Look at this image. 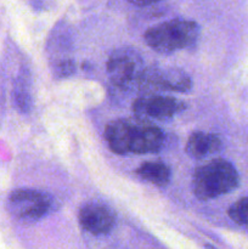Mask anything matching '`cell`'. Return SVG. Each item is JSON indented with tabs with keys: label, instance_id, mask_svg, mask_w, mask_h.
<instances>
[{
	"label": "cell",
	"instance_id": "8992f818",
	"mask_svg": "<svg viewBox=\"0 0 248 249\" xmlns=\"http://www.w3.org/2000/svg\"><path fill=\"white\" fill-rule=\"evenodd\" d=\"M184 108V102L174 97L155 94L142 95L133 104V112L135 113V117L143 121H167Z\"/></svg>",
	"mask_w": 248,
	"mask_h": 249
},
{
	"label": "cell",
	"instance_id": "7a4b0ae2",
	"mask_svg": "<svg viewBox=\"0 0 248 249\" xmlns=\"http://www.w3.org/2000/svg\"><path fill=\"white\" fill-rule=\"evenodd\" d=\"M240 185V175L232 163L215 158L196 168L192 190L201 201H208L230 194Z\"/></svg>",
	"mask_w": 248,
	"mask_h": 249
},
{
	"label": "cell",
	"instance_id": "5bb4252c",
	"mask_svg": "<svg viewBox=\"0 0 248 249\" xmlns=\"http://www.w3.org/2000/svg\"><path fill=\"white\" fill-rule=\"evenodd\" d=\"M128 1L133 2V4L139 5V6H145V5H151L153 2H157L159 0H128Z\"/></svg>",
	"mask_w": 248,
	"mask_h": 249
},
{
	"label": "cell",
	"instance_id": "6da1fadb",
	"mask_svg": "<svg viewBox=\"0 0 248 249\" xmlns=\"http://www.w3.org/2000/svg\"><path fill=\"white\" fill-rule=\"evenodd\" d=\"M105 139L112 152L155 153L163 146V131L158 126L143 119H117L111 122L105 130Z\"/></svg>",
	"mask_w": 248,
	"mask_h": 249
},
{
	"label": "cell",
	"instance_id": "8fae6325",
	"mask_svg": "<svg viewBox=\"0 0 248 249\" xmlns=\"http://www.w3.org/2000/svg\"><path fill=\"white\" fill-rule=\"evenodd\" d=\"M12 99L16 108L22 113H28L32 108V97L29 92L28 74L27 73H19L18 78L15 82L14 91H12Z\"/></svg>",
	"mask_w": 248,
	"mask_h": 249
},
{
	"label": "cell",
	"instance_id": "3957f363",
	"mask_svg": "<svg viewBox=\"0 0 248 249\" xmlns=\"http://www.w3.org/2000/svg\"><path fill=\"white\" fill-rule=\"evenodd\" d=\"M199 36V27L189 19H172L163 22L145 32L143 39L152 50L170 53L195 45Z\"/></svg>",
	"mask_w": 248,
	"mask_h": 249
},
{
	"label": "cell",
	"instance_id": "277c9868",
	"mask_svg": "<svg viewBox=\"0 0 248 249\" xmlns=\"http://www.w3.org/2000/svg\"><path fill=\"white\" fill-rule=\"evenodd\" d=\"M142 70L143 62L140 53L128 46L114 50L107 60L106 71L109 80L112 85L122 89L136 82Z\"/></svg>",
	"mask_w": 248,
	"mask_h": 249
},
{
	"label": "cell",
	"instance_id": "52a82bcc",
	"mask_svg": "<svg viewBox=\"0 0 248 249\" xmlns=\"http://www.w3.org/2000/svg\"><path fill=\"white\" fill-rule=\"evenodd\" d=\"M78 220L80 226L92 235H106L116 224V215L107 206L88 203L79 209Z\"/></svg>",
	"mask_w": 248,
	"mask_h": 249
},
{
	"label": "cell",
	"instance_id": "30bf717a",
	"mask_svg": "<svg viewBox=\"0 0 248 249\" xmlns=\"http://www.w3.org/2000/svg\"><path fill=\"white\" fill-rule=\"evenodd\" d=\"M135 174L141 180L150 182L158 187H164L169 184L172 172L169 167L162 162H145L135 170Z\"/></svg>",
	"mask_w": 248,
	"mask_h": 249
},
{
	"label": "cell",
	"instance_id": "9c48e42d",
	"mask_svg": "<svg viewBox=\"0 0 248 249\" xmlns=\"http://www.w3.org/2000/svg\"><path fill=\"white\" fill-rule=\"evenodd\" d=\"M192 88V80L185 71L180 68H169V70H159L157 75L156 90L159 91H175L187 92Z\"/></svg>",
	"mask_w": 248,
	"mask_h": 249
},
{
	"label": "cell",
	"instance_id": "5b68a950",
	"mask_svg": "<svg viewBox=\"0 0 248 249\" xmlns=\"http://www.w3.org/2000/svg\"><path fill=\"white\" fill-rule=\"evenodd\" d=\"M9 211L21 221H38L49 213L51 199L49 195L31 189H18L9 196Z\"/></svg>",
	"mask_w": 248,
	"mask_h": 249
},
{
	"label": "cell",
	"instance_id": "7c38bea8",
	"mask_svg": "<svg viewBox=\"0 0 248 249\" xmlns=\"http://www.w3.org/2000/svg\"><path fill=\"white\" fill-rule=\"evenodd\" d=\"M228 214L231 220H233L238 225L248 226V197H243L235 202L229 208Z\"/></svg>",
	"mask_w": 248,
	"mask_h": 249
},
{
	"label": "cell",
	"instance_id": "4fadbf2b",
	"mask_svg": "<svg viewBox=\"0 0 248 249\" xmlns=\"http://www.w3.org/2000/svg\"><path fill=\"white\" fill-rule=\"evenodd\" d=\"M75 73V62L70 58L61 60L55 65V74L57 78H67Z\"/></svg>",
	"mask_w": 248,
	"mask_h": 249
},
{
	"label": "cell",
	"instance_id": "ba28073f",
	"mask_svg": "<svg viewBox=\"0 0 248 249\" xmlns=\"http://www.w3.org/2000/svg\"><path fill=\"white\" fill-rule=\"evenodd\" d=\"M221 147L223 142L218 135L195 131L187 139L185 151L187 156L194 160H203L207 156L218 153Z\"/></svg>",
	"mask_w": 248,
	"mask_h": 249
}]
</instances>
